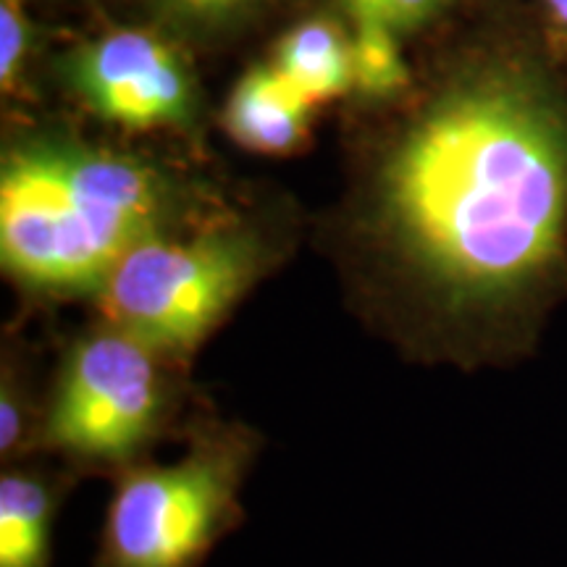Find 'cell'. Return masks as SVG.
Masks as SVG:
<instances>
[{"label":"cell","mask_w":567,"mask_h":567,"mask_svg":"<svg viewBox=\"0 0 567 567\" xmlns=\"http://www.w3.org/2000/svg\"><path fill=\"white\" fill-rule=\"evenodd\" d=\"M342 6L358 27L375 24L396 34L429 24L452 0H342Z\"/></svg>","instance_id":"11"},{"label":"cell","mask_w":567,"mask_h":567,"mask_svg":"<svg viewBox=\"0 0 567 567\" xmlns=\"http://www.w3.org/2000/svg\"><path fill=\"white\" fill-rule=\"evenodd\" d=\"M260 442L250 425L205 413L179 460L118 473L95 567H200L245 520L239 494Z\"/></svg>","instance_id":"4"},{"label":"cell","mask_w":567,"mask_h":567,"mask_svg":"<svg viewBox=\"0 0 567 567\" xmlns=\"http://www.w3.org/2000/svg\"><path fill=\"white\" fill-rule=\"evenodd\" d=\"M410 76L402 63L396 34L384 27L363 24L352 40V84L373 97L394 95L408 87Z\"/></svg>","instance_id":"10"},{"label":"cell","mask_w":567,"mask_h":567,"mask_svg":"<svg viewBox=\"0 0 567 567\" xmlns=\"http://www.w3.org/2000/svg\"><path fill=\"white\" fill-rule=\"evenodd\" d=\"M53 463L40 455L3 465L0 567H51L55 517L66 494L82 478L71 467Z\"/></svg>","instance_id":"7"},{"label":"cell","mask_w":567,"mask_h":567,"mask_svg":"<svg viewBox=\"0 0 567 567\" xmlns=\"http://www.w3.org/2000/svg\"><path fill=\"white\" fill-rule=\"evenodd\" d=\"M71 90L97 116L130 130L182 126L195 113V82L174 45L158 34L118 30L63 61Z\"/></svg>","instance_id":"6"},{"label":"cell","mask_w":567,"mask_h":567,"mask_svg":"<svg viewBox=\"0 0 567 567\" xmlns=\"http://www.w3.org/2000/svg\"><path fill=\"white\" fill-rule=\"evenodd\" d=\"M274 66L310 105L352 87V42L329 21H308L281 40Z\"/></svg>","instance_id":"9"},{"label":"cell","mask_w":567,"mask_h":567,"mask_svg":"<svg viewBox=\"0 0 567 567\" xmlns=\"http://www.w3.org/2000/svg\"><path fill=\"white\" fill-rule=\"evenodd\" d=\"M544 13H547L551 30L567 42V0H538Z\"/></svg>","instance_id":"14"},{"label":"cell","mask_w":567,"mask_h":567,"mask_svg":"<svg viewBox=\"0 0 567 567\" xmlns=\"http://www.w3.org/2000/svg\"><path fill=\"white\" fill-rule=\"evenodd\" d=\"M310 103L274 66L243 76L226 105V126L243 145L264 153L292 151L305 137Z\"/></svg>","instance_id":"8"},{"label":"cell","mask_w":567,"mask_h":567,"mask_svg":"<svg viewBox=\"0 0 567 567\" xmlns=\"http://www.w3.org/2000/svg\"><path fill=\"white\" fill-rule=\"evenodd\" d=\"M271 260L258 226L182 224L126 252L95 300L103 321L189 363Z\"/></svg>","instance_id":"5"},{"label":"cell","mask_w":567,"mask_h":567,"mask_svg":"<svg viewBox=\"0 0 567 567\" xmlns=\"http://www.w3.org/2000/svg\"><path fill=\"white\" fill-rule=\"evenodd\" d=\"M27 40H30V30H27V17L19 0H0V80H3V87H11L17 82Z\"/></svg>","instance_id":"12"},{"label":"cell","mask_w":567,"mask_h":567,"mask_svg":"<svg viewBox=\"0 0 567 567\" xmlns=\"http://www.w3.org/2000/svg\"><path fill=\"white\" fill-rule=\"evenodd\" d=\"M145 163L61 137L13 145L0 172V260L34 297H97L126 252L182 226Z\"/></svg>","instance_id":"2"},{"label":"cell","mask_w":567,"mask_h":567,"mask_svg":"<svg viewBox=\"0 0 567 567\" xmlns=\"http://www.w3.org/2000/svg\"><path fill=\"white\" fill-rule=\"evenodd\" d=\"M161 9L193 27H216L243 13L252 0H158Z\"/></svg>","instance_id":"13"},{"label":"cell","mask_w":567,"mask_h":567,"mask_svg":"<svg viewBox=\"0 0 567 567\" xmlns=\"http://www.w3.org/2000/svg\"><path fill=\"white\" fill-rule=\"evenodd\" d=\"M205 413L187 360L103 321L63 350L45 384L38 457L116 478L163 442H184Z\"/></svg>","instance_id":"3"},{"label":"cell","mask_w":567,"mask_h":567,"mask_svg":"<svg viewBox=\"0 0 567 567\" xmlns=\"http://www.w3.org/2000/svg\"><path fill=\"white\" fill-rule=\"evenodd\" d=\"M371 268L431 358H520L567 295V69L528 32L442 63L358 213Z\"/></svg>","instance_id":"1"}]
</instances>
